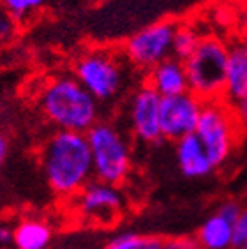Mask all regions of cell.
Masks as SVG:
<instances>
[{
    "instance_id": "obj_6",
    "label": "cell",
    "mask_w": 247,
    "mask_h": 249,
    "mask_svg": "<svg viewBox=\"0 0 247 249\" xmlns=\"http://www.w3.org/2000/svg\"><path fill=\"white\" fill-rule=\"evenodd\" d=\"M240 131L242 127L228 101H224L223 97L205 101L194 133L201 140L215 168L226 163V159L231 156Z\"/></svg>"
},
{
    "instance_id": "obj_7",
    "label": "cell",
    "mask_w": 247,
    "mask_h": 249,
    "mask_svg": "<svg viewBox=\"0 0 247 249\" xmlns=\"http://www.w3.org/2000/svg\"><path fill=\"white\" fill-rule=\"evenodd\" d=\"M176 25L171 19H161L134 32L124 43L125 60L140 71L148 72L159 62L170 58Z\"/></svg>"
},
{
    "instance_id": "obj_1",
    "label": "cell",
    "mask_w": 247,
    "mask_h": 249,
    "mask_svg": "<svg viewBox=\"0 0 247 249\" xmlns=\"http://www.w3.org/2000/svg\"><path fill=\"white\" fill-rule=\"evenodd\" d=\"M41 168L48 187L60 198H72L94 180L87 133L57 129L44 142Z\"/></svg>"
},
{
    "instance_id": "obj_26",
    "label": "cell",
    "mask_w": 247,
    "mask_h": 249,
    "mask_svg": "<svg viewBox=\"0 0 247 249\" xmlns=\"http://www.w3.org/2000/svg\"><path fill=\"white\" fill-rule=\"evenodd\" d=\"M240 29H242V32L246 34L247 37V7L240 13Z\"/></svg>"
},
{
    "instance_id": "obj_22",
    "label": "cell",
    "mask_w": 247,
    "mask_h": 249,
    "mask_svg": "<svg viewBox=\"0 0 247 249\" xmlns=\"http://www.w3.org/2000/svg\"><path fill=\"white\" fill-rule=\"evenodd\" d=\"M15 19L11 18L4 9H0V41H7L15 34Z\"/></svg>"
},
{
    "instance_id": "obj_3",
    "label": "cell",
    "mask_w": 247,
    "mask_h": 249,
    "mask_svg": "<svg viewBox=\"0 0 247 249\" xmlns=\"http://www.w3.org/2000/svg\"><path fill=\"white\" fill-rule=\"evenodd\" d=\"M90 145L94 178L120 186L127 180L133 168V152L127 136L108 120H99L87 131Z\"/></svg>"
},
{
    "instance_id": "obj_11",
    "label": "cell",
    "mask_w": 247,
    "mask_h": 249,
    "mask_svg": "<svg viewBox=\"0 0 247 249\" xmlns=\"http://www.w3.org/2000/svg\"><path fill=\"white\" fill-rule=\"evenodd\" d=\"M175 158L180 172L189 178L207 177L215 170L207 149L203 147L201 140L196 136V133H191L175 142Z\"/></svg>"
},
{
    "instance_id": "obj_14",
    "label": "cell",
    "mask_w": 247,
    "mask_h": 249,
    "mask_svg": "<svg viewBox=\"0 0 247 249\" xmlns=\"http://www.w3.org/2000/svg\"><path fill=\"white\" fill-rule=\"evenodd\" d=\"M196 239L200 242V248L203 249L233 248V223L215 211L200 226Z\"/></svg>"
},
{
    "instance_id": "obj_18",
    "label": "cell",
    "mask_w": 247,
    "mask_h": 249,
    "mask_svg": "<svg viewBox=\"0 0 247 249\" xmlns=\"http://www.w3.org/2000/svg\"><path fill=\"white\" fill-rule=\"evenodd\" d=\"M46 0H2V7L15 21H21L34 11L41 9Z\"/></svg>"
},
{
    "instance_id": "obj_8",
    "label": "cell",
    "mask_w": 247,
    "mask_h": 249,
    "mask_svg": "<svg viewBox=\"0 0 247 249\" xmlns=\"http://www.w3.org/2000/svg\"><path fill=\"white\" fill-rule=\"evenodd\" d=\"M161 101L162 97L148 83L136 89L129 99V127H131L134 140H138L140 143L154 145L162 140Z\"/></svg>"
},
{
    "instance_id": "obj_17",
    "label": "cell",
    "mask_w": 247,
    "mask_h": 249,
    "mask_svg": "<svg viewBox=\"0 0 247 249\" xmlns=\"http://www.w3.org/2000/svg\"><path fill=\"white\" fill-rule=\"evenodd\" d=\"M106 249H162V240L157 237H143L134 231H124L109 240Z\"/></svg>"
},
{
    "instance_id": "obj_10",
    "label": "cell",
    "mask_w": 247,
    "mask_h": 249,
    "mask_svg": "<svg viewBox=\"0 0 247 249\" xmlns=\"http://www.w3.org/2000/svg\"><path fill=\"white\" fill-rule=\"evenodd\" d=\"M76 211L95 225H109L122 214L124 195L119 186L90 180L76 196Z\"/></svg>"
},
{
    "instance_id": "obj_9",
    "label": "cell",
    "mask_w": 247,
    "mask_h": 249,
    "mask_svg": "<svg viewBox=\"0 0 247 249\" xmlns=\"http://www.w3.org/2000/svg\"><path fill=\"white\" fill-rule=\"evenodd\" d=\"M203 99L191 90L178 96L162 97L161 101V133L162 140L178 142L187 134L194 133L201 110Z\"/></svg>"
},
{
    "instance_id": "obj_15",
    "label": "cell",
    "mask_w": 247,
    "mask_h": 249,
    "mask_svg": "<svg viewBox=\"0 0 247 249\" xmlns=\"http://www.w3.org/2000/svg\"><path fill=\"white\" fill-rule=\"evenodd\" d=\"M52 226L37 217L19 221L15 228L16 249H46L52 242Z\"/></svg>"
},
{
    "instance_id": "obj_16",
    "label": "cell",
    "mask_w": 247,
    "mask_h": 249,
    "mask_svg": "<svg viewBox=\"0 0 247 249\" xmlns=\"http://www.w3.org/2000/svg\"><path fill=\"white\" fill-rule=\"evenodd\" d=\"M201 37H203V36H201L193 25H187V23L176 25L171 57H175V58H178V60H184L185 62V60L196 52Z\"/></svg>"
},
{
    "instance_id": "obj_2",
    "label": "cell",
    "mask_w": 247,
    "mask_h": 249,
    "mask_svg": "<svg viewBox=\"0 0 247 249\" xmlns=\"http://www.w3.org/2000/svg\"><path fill=\"white\" fill-rule=\"evenodd\" d=\"M39 110L57 129L87 133L99 122L101 103L74 76H55L39 92Z\"/></svg>"
},
{
    "instance_id": "obj_12",
    "label": "cell",
    "mask_w": 247,
    "mask_h": 249,
    "mask_svg": "<svg viewBox=\"0 0 247 249\" xmlns=\"http://www.w3.org/2000/svg\"><path fill=\"white\" fill-rule=\"evenodd\" d=\"M147 83L161 97L178 96L189 90L187 82V71H185L184 60L170 57L159 62L147 72Z\"/></svg>"
},
{
    "instance_id": "obj_5",
    "label": "cell",
    "mask_w": 247,
    "mask_h": 249,
    "mask_svg": "<svg viewBox=\"0 0 247 249\" xmlns=\"http://www.w3.org/2000/svg\"><path fill=\"white\" fill-rule=\"evenodd\" d=\"M229 46L215 36H203L196 52L185 60L189 90L203 101L221 99Z\"/></svg>"
},
{
    "instance_id": "obj_28",
    "label": "cell",
    "mask_w": 247,
    "mask_h": 249,
    "mask_svg": "<svg viewBox=\"0 0 247 249\" xmlns=\"http://www.w3.org/2000/svg\"><path fill=\"white\" fill-rule=\"evenodd\" d=\"M0 2H2V0H0Z\"/></svg>"
},
{
    "instance_id": "obj_25",
    "label": "cell",
    "mask_w": 247,
    "mask_h": 249,
    "mask_svg": "<svg viewBox=\"0 0 247 249\" xmlns=\"http://www.w3.org/2000/svg\"><path fill=\"white\" fill-rule=\"evenodd\" d=\"M7 156H9V138L0 131V170L4 168Z\"/></svg>"
},
{
    "instance_id": "obj_24",
    "label": "cell",
    "mask_w": 247,
    "mask_h": 249,
    "mask_svg": "<svg viewBox=\"0 0 247 249\" xmlns=\"http://www.w3.org/2000/svg\"><path fill=\"white\" fill-rule=\"evenodd\" d=\"M13 240H15V230H13L11 226L0 223V249L11 246Z\"/></svg>"
},
{
    "instance_id": "obj_13",
    "label": "cell",
    "mask_w": 247,
    "mask_h": 249,
    "mask_svg": "<svg viewBox=\"0 0 247 249\" xmlns=\"http://www.w3.org/2000/svg\"><path fill=\"white\" fill-rule=\"evenodd\" d=\"M244 97H247V58L242 46H231L226 66L223 99L233 105Z\"/></svg>"
},
{
    "instance_id": "obj_21",
    "label": "cell",
    "mask_w": 247,
    "mask_h": 249,
    "mask_svg": "<svg viewBox=\"0 0 247 249\" xmlns=\"http://www.w3.org/2000/svg\"><path fill=\"white\" fill-rule=\"evenodd\" d=\"M244 207L238 203V201L235 200H226L223 201L221 205L217 207V212L221 214V216H224L226 219H229L231 223H235L237 221V217L240 216V212H242Z\"/></svg>"
},
{
    "instance_id": "obj_4",
    "label": "cell",
    "mask_w": 247,
    "mask_h": 249,
    "mask_svg": "<svg viewBox=\"0 0 247 249\" xmlns=\"http://www.w3.org/2000/svg\"><path fill=\"white\" fill-rule=\"evenodd\" d=\"M127 60L109 50H92L76 60L74 78L95 99L103 103L117 99L127 85Z\"/></svg>"
},
{
    "instance_id": "obj_27",
    "label": "cell",
    "mask_w": 247,
    "mask_h": 249,
    "mask_svg": "<svg viewBox=\"0 0 247 249\" xmlns=\"http://www.w3.org/2000/svg\"><path fill=\"white\" fill-rule=\"evenodd\" d=\"M240 46H242V52H244V55H246V58H247V37L244 39V43L240 44Z\"/></svg>"
},
{
    "instance_id": "obj_19",
    "label": "cell",
    "mask_w": 247,
    "mask_h": 249,
    "mask_svg": "<svg viewBox=\"0 0 247 249\" xmlns=\"http://www.w3.org/2000/svg\"><path fill=\"white\" fill-rule=\"evenodd\" d=\"M247 246V207H244L240 216L233 223V248H246Z\"/></svg>"
},
{
    "instance_id": "obj_23",
    "label": "cell",
    "mask_w": 247,
    "mask_h": 249,
    "mask_svg": "<svg viewBox=\"0 0 247 249\" xmlns=\"http://www.w3.org/2000/svg\"><path fill=\"white\" fill-rule=\"evenodd\" d=\"M231 110H233V113H235V117H237L240 127H247V97L237 101V103H233Z\"/></svg>"
},
{
    "instance_id": "obj_20",
    "label": "cell",
    "mask_w": 247,
    "mask_h": 249,
    "mask_svg": "<svg viewBox=\"0 0 247 249\" xmlns=\"http://www.w3.org/2000/svg\"><path fill=\"white\" fill-rule=\"evenodd\" d=\"M162 249H200V242L193 237H173L162 240Z\"/></svg>"
}]
</instances>
